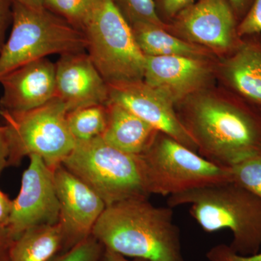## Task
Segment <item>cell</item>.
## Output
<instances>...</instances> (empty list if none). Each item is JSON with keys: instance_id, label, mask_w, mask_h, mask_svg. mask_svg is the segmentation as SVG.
<instances>
[{"instance_id": "obj_1", "label": "cell", "mask_w": 261, "mask_h": 261, "mask_svg": "<svg viewBox=\"0 0 261 261\" xmlns=\"http://www.w3.org/2000/svg\"><path fill=\"white\" fill-rule=\"evenodd\" d=\"M175 109L197 152L211 162L231 167L261 154V108L228 89H202Z\"/></svg>"}, {"instance_id": "obj_2", "label": "cell", "mask_w": 261, "mask_h": 261, "mask_svg": "<svg viewBox=\"0 0 261 261\" xmlns=\"http://www.w3.org/2000/svg\"><path fill=\"white\" fill-rule=\"evenodd\" d=\"M92 235L105 248L146 261H185L172 207L148 199H132L106 207Z\"/></svg>"}, {"instance_id": "obj_3", "label": "cell", "mask_w": 261, "mask_h": 261, "mask_svg": "<svg viewBox=\"0 0 261 261\" xmlns=\"http://www.w3.org/2000/svg\"><path fill=\"white\" fill-rule=\"evenodd\" d=\"M168 206L188 205L192 218L206 232L228 229L229 247L242 255L260 251L261 200L233 181L216 184L169 196Z\"/></svg>"}, {"instance_id": "obj_4", "label": "cell", "mask_w": 261, "mask_h": 261, "mask_svg": "<svg viewBox=\"0 0 261 261\" xmlns=\"http://www.w3.org/2000/svg\"><path fill=\"white\" fill-rule=\"evenodd\" d=\"M12 30L0 50V80L23 65L51 55L87 51L84 32L45 7L13 0Z\"/></svg>"}, {"instance_id": "obj_5", "label": "cell", "mask_w": 261, "mask_h": 261, "mask_svg": "<svg viewBox=\"0 0 261 261\" xmlns=\"http://www.w3.org/2000/svg\"><path fill=\"white\" fill-rule=\"evenodd\" d=\"M62 164L85 182L106 205L150 195L140 155L123 152L102 137L75 147Z\"/></svg>"}, {"instance_id": "obj_6", "label": "cell", "mask_w": 261, "mask_h": 261, "mask_svg": "<svg viewBox=\"0 0 261 261\" xmlns=\"http://www.w3.org/2000/svg\"><path fill=\"white\" fill-rule=\"evenodd\" d=\"M82 32L87 54L109 85L143 81L145 56L112 0H102Z\"/></svg>"}, {"instance_id": "obj_7", "label": "cell", "mask_w": 261, "mask_h": 261, "mask_svg": "<svg viewBox=\"0 0 261 261\" xmlns=\"http://www.w3.org/2000/svg\"><path fill=\"white\" fill-rule=\"evenodd\" d=\"M68 111L58 97L41 107L23 113L0 111L9 147L8 165L18 166L37 154L54 169L73 151L75 141L67 122Z\"/></svg>"}, {"instance_id": "obj_8", "label": "cell", "mask_w": 261, "mask_h": 261, "mask_svg": "<svg viewBox=\"0 0 261 261\" xmlns=\"http://www.w3.org/2000/svg\"><path fill=\"white\" fill-rule=\"evenodd\" d=\"M140 157L150 195L169 197L232 181L229 167L211 162L162 132Z\"/></svg>"}, {"instance_id": "obj_9", "label": "cell", "mask_w": 261, "mask_h": 261, "mask_svg": "<svg viewBox=\"0 0 261 261\" xmlns=\"http://www.w3.org/2000/svg\"><path fill=\"white\" fill-rule=\"evenodd\" d=\"M239 21L228 0H198L169 23V32L222 58L241 44Z\"/></svg>"}, {"instance_id": "obj_10", "label": "cell", "mask_w": 261, "mask_h": 261, "mask_svg": "<svg viewBox=\"0 0 261 261\" xmlns=\"http://www.w3.org/2000/svg\"><path fill=\"white\" fill-rule=\"evenodd\" d=\"M29 158L30 163L22 176L18 197L12 200L6 226L14 240L29 228L56 225L60 221V202L53 169L37 154Z\"/></svg>"}, {"instance_id": "obj_11", "label": "cell", "mask_w": 261, "mask_h": 261, "mask_svg": "<svg viewBox=\"0 0 261 261\" xmlns=\"http://www.w3.org/2000/svg\"><path fill=\"white\" fill-rule=\"evenodd\" d=\"M53 172L60 202L63 249L67 250L92 235L107 205L90 187L62 163L54 168Z\"/></svg>"}, {"instance_id": "obj_12", "label": "cell", "mask_w": 261, "mask_h": 261, "mask_svg": "<svg viewBox=\"0 0 261 261\" xmlns=\"http://www.w3.org/2000/svg\"><path fill=\"white\" fill-rule=\"evenodd\" d=\"M217 75L216 59L180 56H145L143 81L169 98L174 106L209 88Z\"/></svg>"}, {"instance_id": "obj_13", "label": "cell", "mask_w": 261, "mask_h": 261, "mask_svg": "<svg viewBox=\"0 0 261 261\" xmlns=\"http://www.w3.org/2000/svg\"><path fill=\"white\" fill-rule=\"evenodd\" d=\"M108 86L109 102L123 106L159 132L197 152L195 142L178 118L174 104L162 92L144 81Z\"/></svg>"}, {"instance_id": "obj_14", "label": "cell", "mask_w": 261, "mask_h": 261, "mask_svg": "<svg viewBox=\"0 0 261 261\" xmlns=\"http://www.w3.org/2000/svg\"><path fill=\"white\" fill-rule=\"evenodd\" d=\"M56 97L68 113L109 102V86L87 51L63 55L56 63Z\"/></svg>"}, {"instance_id": "obj_15", "label": "cell", "mask_w": 261, "mask_h": 261, "mask_svg": "<svg viewBox=\"0 0 261 261\" xmlns=\"http://www.w3.org/2000/svg\"><path fill=\"white\" fill-rule=\"evenodd\" d=\"M0 111L23 113L56 97V63L42 58L10 72L0 80Z\"/></svg>"}, {"instance_id": "obj_16", "label": "cell", "mask_w": 261, "mask_h": 261, "mask_svg": "<svg viewBox=\"0 0 261 261\" xmlns=\"http://www.w3.org/2000/svg\"><path fill=\"white\" fill-rule=\"evenodd\" d=\"M217 75L230 92L261 108V34L241 44L217 63Z\"/></svg>"}, {"instance_id": "obj_17", "label": "cell", "mask_w": 261, "mask_h": 261, "mask_svg": "<svg viewBox=\"0 0 261 261\" xmlns=\"http://www.w3.org/2000/svg\"><path fill=\"white\" fill-rule=\"evenodd\" d=\"M106 107L107 124L101 137L109 145L126 153L143 154L160 132L117 103L109 102Z\"/></svg>"}, {"instance_id": "obj_18", "label": "cell", "mask_w": 261, "mask_h": 261, "mask_svg": "<svg viewBox=\"0 0 261 261\" xmlns=\"http://www.w3.org/2000/svg\"><path fill=\"white\" fill-rule=\"evenodd\" d=\"M130 27L138 47L145 56L216 59V55L209 49L184 40L161 27L147 23L135 24Z\"/></svg>"}, {"instance_id": "obj_19", "label": "cell", "mask_w": 261, "mask_h": 261, "mask_svg": "<svg viewBox=\"0 0 261 261\" xmlns=\"http://www.w3.org/2000/svg\"><path fill=\"white\" fill-rule=\"evenodd\" d=\"M64 248V238L59 223L29 228L15 239L10 261H50Z\"/></svg>"}, {"instance_id": "obj_20", "label": "cell", "mask_w": 261, "mask_h": 261, "mask_svg": "<svg viewBox=\"0 0 261 261\" xmlns=\"http://www.w3.org/2000/svg\"><path fill=\"white\" fill-rule=\"evenodd\" d=\"M107 117L106 106L94 105L68 113L67 122L75 141L85 142L102 137Z\"/></svg>"}, {"instance_id": "obj_21", "label": "cell", "mask_w": 261, "mask_h": 261, "mask_svg": "<svg viewBox=\"0 0 261 261\" xmlns=\"http://www.w3.org/2000/svg\"><path fill=\"white\" fill-rule=\"evenodd\" d=\"M102 0H44V6L75 28L82 29Z\"/></svg>"}, {"instance_id": "obj_22", "label": "cell", "mask_w": 261, "mask_h": 261, "mask_svg": "<svg viewBox=\"0 0 261 261\" xmlns=\"http://www.w3.org/2000/svg\"><path fill=\"white\" fill-rule=\"evenodd\" d=\"M120 13L132 27L135 24H152L168 30L169 24L164 23L156 10L154 0H112Z\"/></svg>"}, {"instance_id": "obj_23", "label": "cell", "mask_w": 261, "mask_h": 261, "mask_svg": "<svg viewBox=\"0 0 261 261\" xmlns=\"http://www.w3.org/2000/svg\"><path fill=\"white\" fill-rule=\"evenodd\" d=\"M229 168L232 181L261 200V154L247 158Z\"/></svg>"}, {"instance_id": "obj_24", "label": "cell", "mask_w": 261, "mask_h": 261, "mask_svg": "<svg viewBox=\"0 0 261 261\" xmlns=\"http://www.w3.org/2000/svg\"><path fill=\"white\" fill-rule=\"evenodd\" d=\"M104 252V246L92 234L50 261H102Z\"/></svg>"}, {"instance_id": "obj_25", "label": "cell", "mask_w": 261, "mask_h": 261, "mask_svg": "<svg viewBox=\"0 0 261 261\" xmlns=\"http://www.w3.org/2000/svg\"><path fill=\"white\" fill-rule=\"evenodd\" d=\"M238 32L241 38L261 34V0H254L250 10L239 22Z\"/></svg>"}, {"instance_id": "obj_26", "label": "cell", "mask_w": 261, "mask_h": 261, "mask_svg": "<svg viewBox=\"0 0 261 261\" xmlns=\"http://www.w3.org/2000/svg\"><path fill=\"white\" fill-rule=\"evenodd\" d=\"M198 0H154L156 10L164 23L169 24L183 10Z\"/></svg>"}, {"instance_id": "obj_27", "label": "cell", "mask_w": 261, "mask_h": 261, "mask_svg": "<svg viewBox=\"0 0 261 261\" xmlns=\"http://www.w3.org/2000/svg\"><path fill=\"white\" fill-rule=\"evenodd\" d=\"M208 261H261V252L250 255H242L231 250L229 245L219 244L206 253Z\"/></svg>"}, {"instance_id": "obj_28", "label": "cell", "mask_w": 261, "mask_h": 261, "mask_svg": "<svg viewBox=\"0 0 261 261\" xmlns=\"http://www.w3.org/2000/svg\"><path fill=\"white\" fill-rule=\"evenodd\" d=\"M13 0H0V50L5 44V34L12 18Z\"/></svg>"}, {"instance_id": "obj_29", "label": "cell", "mask_w": 261, "mask_h": 261, "mask_svg": "<svg viewBox=\"0 0 261 261\" xmlns=\"http://www.w3.org/2000/svg\"><path fill=\"white\" fill-rule=\"evenodd\" d=\"M13 241L14 239L8 228L0 226V261H10V250Z\"/></svg>"}, {"instance_id": "obj_30", "label": "cell", "mask_w": 261, "mask_h": 261, "mask_svg": "<svg viewBox=\"0 0 261 261\" xmlns=\"http://www.w3.org/2000/svg\"><path fill=\"white\" fill-rule=\"evenodd\" d=\"M9 160V147L7 138L6 128L4 126H0V174L5 168L8 167Z\"/></svg>"}, {"instance_id": "obj_31", "label": "cell", "mask_w": 261, "mask_h": 261, "mask_svg": "<svg viewBox=\"0 0 261 261\" xmlns=\"http://www.w3.org/2000/svg\"><path fill=\"white\" fill-rule=\"evenodd\" d=\"M233 10L238 21L240 22L246 15L254 0H228Z\"/></svg>"}, {"instance_id": "obj_32", "label": "cell", "mask_w": 261, "mask_h": 261, "mask_svg": "<svg viewBox=\"0 0 261 261\" xmlns=\"http://www.w3.org/2000/svg\"><path fill=\"white\" fill-rule=\"evenodd\" d=\"M11 206L12 200L3 192L0 191V226L6 227L8 225Z\"/></svg>"}, {"instance_id": "obj_33", "label": "cell", "mask_w": 261, "mask_h": 261, "mask_svg": "<svg viewBox=\"0 0 261 261\" xmlns=\"http://www.w3.org/2000/svg\"><path fill=\"white\" fill-rule=\"evenodd\" d=\"M102 261H146L140 260V259H135V260H129L126 257L123 256L120 254L111 251L105 248L104 255H103Z\"/></svg>"}, {"instance_id": "obj_34", "label": "cell", "mask_w": 261, "mask_h": 261, "mask_svg": "<svg viewBox=\"0 0 261 261\" xmlns=\"http://www.w3.org/2000/svg\"><path fill=\"white\" fill-rule=\"evenodd\" d=\"M15 1L32 8L44 7V0H15Z\"/></svg>"}]
</instances>
